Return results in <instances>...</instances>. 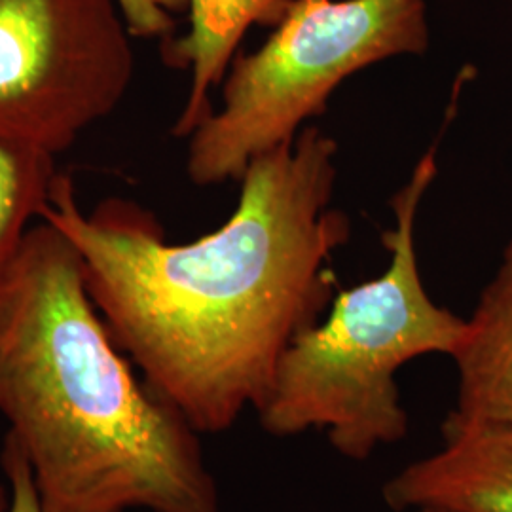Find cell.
Listing matches in <instances>:
<instances>
[{"mask_svg":"<svg viewBox=\"0 0 512 512\" xmlns=\"http://www.w3.org/2000/svg\"><path fill=\"white\" fill-rule=\"evenodd\" d=\"M338 145L317 126L251 160L219 230L169 243L143 207L82 209L59 173L40 220L73 243L86 287L145 384L200 435L256 412L294 338L332 296V255L351 238L332 207Z\"/></svg>","mask_w":512,"mask_h":512,"instance_id":"obj_1","label":"cell"},{"mask_svg":"<svg viewBox=\"0 0 512 512\" xmlns=\"http://www.w3.org/2000/svg\"><path fill=\"white\" fill-rule=\"evenodd\" d=\"M0 416L44 512H220L200 433L137 378L46 220L0 274Z\"/></svg>","mask_w":512,"mask_h":512,"instance_id":"obj_2","label":"cell"},{"mask_svg":"<svg viewBox=\"0 0 512 512\" xmlns=\"http://www.w3.org/2000/svg\"><path fill=\"white\" fill-rule=\"evenodd\" d=\"M433 147L393 198L395 226L384 232L389 266L334 298L325 321L300 332L281 357L260 427L275 439L323 431L342 458L365 461L406 439L410 418L397 374L410 361L452 355L465 319L439 306L423 285L416 222L437 177Z\"/></svg>","mask_w":512,"mask_h":512,"instance_id":"obj_3","label":"cell"},{"mask_svg":"<svg viewBox=\"0 0 512 512\" xmlns=\"http://www.w3.org/2000/svg\"><path fill=\"white\" fill-rule=\"evenodd\" d=\"M427 48L423 0H291L266 42L234 57L219 109L188 137L190 181H239L253 158L323 114L351 74Z\"/></svg>","mask_w":512,"mask_h":512,"instance_id":"obj_4","label":"cell"},{"mask_svg":"<svg viewBox=\"0 0 512 512\" xmlns=\"http://www.w3.org/2000/svg\"><path fill=\"white\" fill-rule=\"evenodd\" d=\"M129 38L114 0H0V139L74 147L124 101Z\"/></svg>","mask_w":512,"mask_h":512,"instance_id":"obj_5","label":"cell"},{"mask_svg":"<svg viewBox=\"0 0 512 512\" xmlns=\"http://www.w3.org/2000/svg\"><path fill=\"white\" fill-rule=\"evenodd\" d=\"M393 512H512V427L442 423V444L382 488Z\"/></svg>","mask_w":512,"mask_h":512,"instance_id":"obj_6","label":"cell"},{"mask_svg":"<svg viewBox=\"0 0 512 512\" xmlns=\"http://www.w3.org/2000/svg\"><path fill=\"white\" fill-rule=\"evenodd\" d=\"M450 357L458 393L444 423L512 427V239Z\"/></svg>","mask_w":512,"mask_h":512,"instance_id":"obj_7","label":"cell"},{"mask_svg":"<svg viewBox=\"0 0 512 512\" xmlns=\"http://www.w3.org/2000/svg\"><path fill=\"white\" fill-rule=\"evenodd\" d=\"M291 0H188L190 27L165 40V59L190 71V92L173 133L190 137L213 112L211 92L222 86L239 44L253 25H275Z\"/></svg>","mask_w":512,"mask_h":512,"instance_id":"obj_8","label":"cell"},{"mask_svg":"<svg viewBox=\"0 0 512 512\" xmlns=\"http://www.w3.org/2000/svg\"><path fill=\"white\" fill-rule=\"evenodd\" d=\"M55 156L0 139V274L50 202Z\"/></svg>","mask_w":512,"mask_h":512,"instance_id":"obj_9","label":"cell"},{"mask_svg":"<svg viewBox=\"0 0 512 512\" xmlns=\"http://www.w3.org/2000/svg\"><path fill=\"white\" fill-rule=\"evenodd\" d=\"M131 37L169 40L175 29L173 14L188 10V0H114Z\"/></svg>","mask_w":512,"mask_h":512,"instance_id":"obj_10","label":"cell"},{"mask_svg":"<svg viewBox=\"0 0 512 512\" xmlns=\"http://www.w3.org/2000/svg\"><path fill=\"white\" fill-rule=\"evenodd\" d=\"M0 463L12 495L10 512H44L38 501L37 488L29 465L12 440L4 439Z\"/></svg>","mask_w":512,"mask_h":512,"instance_id":"obj_11","label":"cell"},{"mask_svg":"<svg viewBox=\"0 0 512 512\" xmlns=\"http://www.w3.org/2000/svg\"><path fill=\"white\" fill-rule=\"evenodd\" d=\"M10 503H12L10 488L0 484V512H10Z\"/></svg>","mask_w":512,"mask_h":512,"instance_id":"obj_12","label":"cell"}]
</instances>
